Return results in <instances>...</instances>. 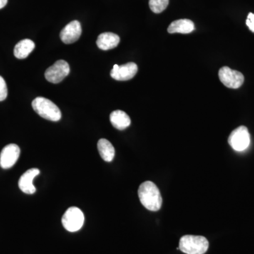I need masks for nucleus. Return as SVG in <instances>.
<instances>
[{
    "mask_svg": "<svg viewBox=\"0 0 254 254\" xmlns=\"http://www.w3.org/2000/svg\"><path fill=\"white\" fill-rule=\"evenodd\" d=\"M141 204L150 211H158L163 203L160 190L153 182L146 181L140 185L138 190Z\"/></svg>",
    "mask_w": 254,
    "mask_h": 254,
    "instance_id": "1",
    "label": "nucleus"
},
{
    "mask_svg": "<svg viewBox=\"0 0 254 254\" xmlns=\"http://www.w3.org/2000/svg\"><path fill=\"white\" fill-rule=\"evenodd\" d=\"M32 107L41 118L50 121L58 122L62 118V113L59 108L51 100L46 98L38 97L32 102Z\"/></svg>",
    "mask_w": 254,
    "mask_h": 254,
    "instance_id": "2",
    "label": "nucleus"
},
{
    "mask_svg": "<svg viewBox=\"0 0 254 254\" xmlns=\"http://www.w3.org/2000/svg\"><path fill=\"white\" fill-rule=\"evenodd\" d=\"M209 242L204 237L185 235L180 240L179 249L186 254H204L208 250Z\"/></svg>",
    "mask_w": 254,
    "mask_h": 254,
    "instance_id": "3",
    "label": "nucleus"
},
{
    "mask_svg": "<svg viewBox=\"0 0 254 254\" xmlns=\"http://www.w3.org/2000/svg\"><path fill=\"white\" fill-rule=\"evenodd\" d=\"M84 215L79 208L71 207L64 214L62 222L67 231L75 232L81 230L84 223Z\"/></svg>",
    "mask_w": 254,
    "mask_h": 254,
    "instance_id": "4",
    "label": "nucleus"
},
{
    "mask_svg": "<svg viewBox=\"0 0 254 254\" xmlns=\"http://www.w3.org/2000/svg\"><path fill=\"white\" fill-rule=\"evenodd\" d=\"M250 132L245 126H241L234 130L228 138L230 146L236 151L240 152L247 149L250 144Z\"/></svg>",
    "mask_w": 254,
    "mask_h": 254,
    "instance_id": "5",
    "label": "nucleus"
},
{
    "mask_svg": "<svg viewBox=\"0 0 254 254\" xmlns=\"http://www.w3.org/2000/svg\"><path fill=\"white\" fill-rule=\"evenodd\" d=\"M218 74L220 81L229 88L237 89L242 86L245 81V76L242 73L228 66L220 68Z\"/></svg>",
    "mask_w": 254,
    "mask_h": 254,
    "instance_id": "6",
    "label": "nucleus"
},
{
    "mask_svg": "<svg viewBox=\"0 0 254 254\" xmlns=\"http://www.w3.org/2000/svg\"><path fill=\"white\" fill-rule=\"evenodd\" d=\"M69 72L68 64L64 60H58L46 70L45 76L50 83H59L68 76Z\"/></svg>",
    "mask_w": 254,
    "mask_h": 254,
    "instance_id": "7",
    "label": "nucleus"
},
{
    "mask_svg": "<svg viewBox=\"0 0 254 254\" xmlns=\"http://www.w3.org/2000/svg\"><path fill=\"white\" fill-rule=\"evenodd\" d=\"M138 66L133 63L125 64L121 66L115 64L110 72V76L117 81H128L136 76Z\"/></svg>",
    "mask_w": 254,
    "mask_h": 254,
    "instance_id": "8",
    "label": "nucleus"
},
{
    "mask_svg": "<svg viewBox=\"0 0 254 254\" xmlns=\"http://www.w3.org/2000/svg\"><path fill=\"white\" fill-rule=\"evenodd\" d=\"M20 148L17 145L11 143L6 145L0 153V166L9 169L14 166L20 155Z\"/></svg>",
    "mask_w": 254,
    "mask_h": 254,
    "instance_id": "9",
    "label": "nucleus"
},
{
    "mask_svg": "<svg viewBox=\"0 0 254 254\" xmlns=\"http://www.w3.org/2000/svg\"><path fill=\"white\" fill-rule=\"evenodd\" d=\"M82 33L81 23L73 21L66 25L60 33V38L65 44H71L79 39Z\"/></svg>",
    "mask_w": 254,
    "mask_h": 254,
    "instance_id": "10",
    "label": "nucleus"
},
{
    "mask_svg": "<svg viewBox=\"0 0 254 254\" xmlns=\"http://www.w3.org/2000/svg\"><path fill=\"white\" fill-rule=\"evenodd\" d=\"M40 174V170L37 168H32L23 173L20 177L18 181V187L23 193L27 194H33L36 192V187L33 185V182L35 177Z\"/></svg>",
    "mask_w": 254,
    "mask_h": 254,
    "instance_id": "11",
    "label": "nucleus"
},
{
    "mask_svg": "<svg viewBox=\"0 0 254 254\" xmlns=\"http://www.w3.org/2000/svg\"><path fill=\"white\" fill-rule=\"evenodd\" d=\"M120 38L113 33H101L97 39V46L102 50H109L118 47Z\"/></svg>",
    "mask_w": 254,
    "mask_h": 254,
    "instance_id": "12",
    "label": "nucleus"
},
{
    "mask_svg": "<svg viewBox=\"0 0 254 254\" xmlns=\"http://www.w3.org/2000/svg\"><path fill=\"white\" fill-rule=\"evenodd\" d=\"M195 26L193 21L190 19H179L173 21L169 26L168 28V33H182L187 34L194 31Z\"/></svg>",
    "mask_w": 254,
    "mask_h": 254,
    "instance_id": "13",
    "label": "nucleus"
},
{
    "mask_svg": "<svg viewBox=\"0 0 254 254\" xmlns=\"http://www.w3.org/2000/svg\"><path fill=\"white\" fill-rule=\"evenodd\" d=\"M110 122L115 128L124 130L131 125V120L126 113L122 110H115L110 114Z\"/></svg>",
    "mask_w": 254,
    "mask_h": 254,
    "instance_id": "14",
    "label": "nucleus"
},
{
    "mask_svg": "<svg viewBox=\"0 0 254 254\" xmlns=\"http://www.w3.org/2000/svg\"><path fill=\"white\" fill-rule=\"evenodd\" d=\"M35 43L30 39L22 40L18 42L15 46L14 53L18 59L22 60L27 58L34 50Z\"/></svg>",
    "mask_w": 254,
    "mask_h": 254,
    "instance_id": "15",
    "label": "nucleus"
},
{
    "mask_svg": "<svg viewBox=\"0 0 254 254\" xmlns=\"http://www.w3.org/2000/svg\"><path fill=\"white\" fill-rule=\"evenodd\" d=\"M98 149L101 158L106 162H111L115 155L113 144L108 140L102 138L98 142Z\"/></svg>",
    "mask_w": 254,
    "mask_h": 254,
    "instance_id": "16",
    "label": "nucleus"
},
{
    "mask_svg": "<svg viewBox=\"0 0 254 254\" xmlns=\"http://www.w3.org/2000/svg\"><path fill=\"white\" fill-rule=\"evenodd\" d=\"M170 0H149L150 9L155 14L163 12L166 9Z\"/></svg>",
    "mask_w": 254,
    "mask_h": 254,
    "instance_id": "17",
    "label": "nucleus"
},
{
    "mask_svg": "<svg viewBox=\"0 0 254 254\" xmlns=\"http://www.w3.org/2000/svg\"><path fill=\"white\" fill-rule=\"evenodd\" d=\"M8 91L6 82L4 78L0 76V101H3L7 97Z\"/></svg>",
    "mask_w": 254,
    "mask_h": 254,
    "instance_id": "18",
    "label": "nucleus"
},
{
    "mask_svg": "<svg viewBox=\"0 0 254 254\" xmlns=\"http://www.w3.org/2000/svg\"><path fill=\"white\" fill-rule=\"evenodd\" d=\"M246 24L250 28V31L254 33V14L253 13L249 14L247 21H246Z\"/></svg>",
    "mask_w": 254,
    "mask_h": 254,
    "instance_id": "19",
    "label": "nucleus"
},
{
    "mask_svg": "<svg viewBox=\"0 0 254 254\" xmlns=\"http://www.w3.org/2000/svg\"><path fill=\"white\" fill-rule=\"evenodd\" d=\"M8 0H0V9L4 8L7 4Z\"/></svg>",
    "mask_w": 254,
    "mask_h": 254,
    "instance_id": "20",
    "label": "nucleus"
}]
</instances>
